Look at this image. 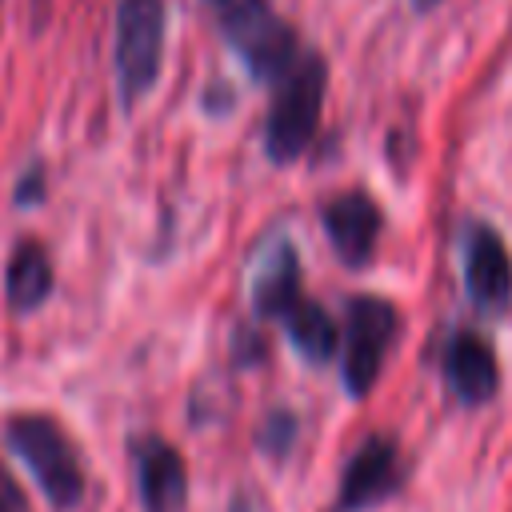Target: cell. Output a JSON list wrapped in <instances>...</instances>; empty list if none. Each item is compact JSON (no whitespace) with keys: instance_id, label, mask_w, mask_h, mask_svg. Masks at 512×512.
Returning a JSON list of instances; mask_svg holds the SVG:
<instances>
[{"instance_id":"4fadbf2b","label":"cell","mask_w":512,"mask_h":512,"mask_svg":"<svg viewBox=\"0 0 512 512\" xmlns=\"http://www.w3.org/2000/svg\"><path fill=\"white\" fill-rule=\"evenodd\" d=\"M284 332L292 340V348L308 360V364H328L336 356V344H340V332H336V320L316 304V300H296L284 316Z\"/></svg>"},{"instance_id":"3957f363","label":"cell","mask_w":512,"mask_h":512,"mask_svg":"<svg viewBox=\"0 0 512 512\" xmlns=\"http://www.w3.org/2000/svg\"><path fill=\"white\" fill-rule=\"evenodd\" d=\"M4 440L24 460V468L32 472V480L40 484V492L48 496V504L56 512H72L84 500V468H80V456H76L68 432L52 416H44V412H20V416L8 420Z\"/></svg>"},{"instance_id":"52a82bcc","label":"cell","mask_w":512,"mask_h":512,"mask_svg":"<svg viewBox=\"0 0 512 512\" xmlns=\"http://www.w3.org/2000/svg\"><path fill=\"white\" fill-rule=\"evenodd\" d=\"M464 288L488 316H500L512 304V256L492 224H472L464 236Z\"/></svg>"},{"instance_id":"ba28073f","label":"cell","mask_w":512,"mask_h":512,"mask_svg":"<svg viewBox=\"0 0 512 512\" xmlns=\"http://www.w3.org/2000/svg\"><path fill=\"white\" fill-rule=\"evenodd\" d=\"M440 372H444L448 392L460 404H468V408L492 400L496 388H500L496 352H492L488 336H480L476 328H456L444 340V348H440Z\"/></svg>"},{"instance_id":"7a4b0ae2","label":"cell","mask_w":512,"mask_h":512,"mask_svg":"<svg viewBox=\"0 0 512 512\" xmlns=\"http://www.w3.org/2000/svg\"><path fill=\"white\" fill-rule=\"evenodd\" d=\"M272 88L276 92H272V108L264 120V152H268V160L288 164L316 136V124L324 112V92H328L324 56L304 48V56L292 64V72L284 80H276Z\"/></svg>"},{"instance_id":"e0dca14e","label":"cell","mask_w":512,"mask_h":512,"mask_svg":"<svg viewBox=\"0 0 512 512\" xmlns=\"http://www.w3.org/2000/svg\"><path fill=\"white\" fill-rule=\"evenodd\" d=\"M36 8H44V0H36Z\"/></svg>"},{"instance_id":"8fae6325","label":"cell","mask_w":512,"mask_h":512,"mask_svg":"<svg viewBox=\"0 0 512 512\" xmlns=\"http://www.w3.org/2000/svg\"><path fill=\"white\" fill-rule=\"evenodd\" d=\"M300 300V256L292 240H272L260 252L256 276H252V308L268 320H280Z\"/></svg>"},{"instance_id":"277c9868","label":"cell","mask_w":512,"mask_h":512,"mask_svg":"<svg viewBox=\"0 0 512 512\" xmlns=\"http://www.w3.org/2000/svg\"><path fill=\"white\" fill-rule=\"evenodd\" d=\"M164 28H168V8L164 0H120L116 4V88L120 104L132 108L140 104L152 84L160 80L164 64Z\"/></svg>"},{"instance_id":"2e32d148","label":"cell","mask_w":512,"mask_h":512,"mask_svg":"<svg viewBox=\"0 0 512 512\" xmlns=\"http://www.w3.org/2000/svg\"><path fill=\"white\" fill-rule=\"evenodd\" d=\"M436 4H440V0H412V8H416V12H432Z\"/></svg>"},{"instance_id":"9a60e30c","label":"cell","mask_w":512,"mask_h":512,"mask_svg":"<svg viewBox=\"0 0 512 512\" xmlns=\"http://www.w3.org/2000/svg\"><path fill=\"white\" fill-rule=\"evenodd\" d=\"M44 196V172L40 168H28L24 180L16 184V204H36Z\"/></svg>"},{"instance_id":"6da1fadb","label":"cell","mask_w":512,"mask_h":512,"mask_svg":"<svg viewBox=\"0 0 512 512\" xmlns=\"http://www.w3.org/2000/svg\"><path fill=\"white\" fill-rule=\"evenodd\" d=\"M208 4L220 20L224 40L232 44V52L244 60V68L256 80L276 84L304 56L300 36L292 32V24L276 16L268 0H208Z\"/></svg>"},{"instance_id":"8992f818","label":"cell","mask_w":512,"mask_h":512,"mask_svg":"<svg viewBox=\"0 0 512 512\" xmlns=\"http://www.w3.org/2000/svg\"><path fill=\"white\" fill-rule=\"evenodd\" d=\"M400 452L392 436H368L344 464L340 472V492H336V512H364L384 504L400 488Z\"/></svg>"},{"instance_id":"5bb4252c","label":"cell","mask_w":512,"mask_h":512,"mask_svg":"<svg viewBox=\"0 0 512 512\" xmlns=\"http://www.w3.org/2000/svg\"><path fill=\"white\" fill-rule=\"evenodd\" d=\"M0 512H28V500H24V488L16 484V476L0 464Z\"/></svg>"},{"instance_id":"9c48e42d","label":"cell","mask_w":512,"mask_h":512,"mask_svg":"<svg viewBox=\"0 0 512 512\" xmlns=\"http://www.w3.org/2000/svg\"><path fill=\"white\" fill-rule=\"evenodd\" d=\"M132 468H136V492H140L144 512H184L188 464L168 440L136 436L132 440Z\"/></svg>"},{"instance_id":"5b68a950","label":"cell","mask_w":512,"mask_h":512,"mask_svg":"<svg viewBox=\"0 0 512 512\" xmlns=\"http://www.w3.org/2000/svg\"><path fill=\"white\" fill-rule=\"evenodd\" d=\"M400 332V316L380 296H352L348 300V332H344V388L348 396H368L384 356Z\"/></svg>"},{"instance_id":"30bf717a","label":"cell","mask_w":512,"mask_h":512,"mask_svg":"<svg viewBox=\"0 0 512 512\" xmlns=\"http://www.w3.org/2000/svg\"><path fill=\"white\" fill-rule=\"evenodd\" d=\"M320 220H324V232H328V240H332V248L344 264H356V268L368 264V256L376 252L380 228H384L380 204L368 192L348 188V192L324 200Z\"/></svg>"},{"instance_id":"7c38bea8","label":"cell","mask_w":512,"mask_h":512,"mask_svg":"<svg viewBox=\"0 0 512 512\" xmlns=\"http://www.w3.org/2000/svg\"><path fill=\"white\" fill-rule=\"evenodd\" d=\"M8 304L16 312H36L52 292V260L36 240H20L12 248V260L4 268Z\"/></svg>"}]
</instances>
